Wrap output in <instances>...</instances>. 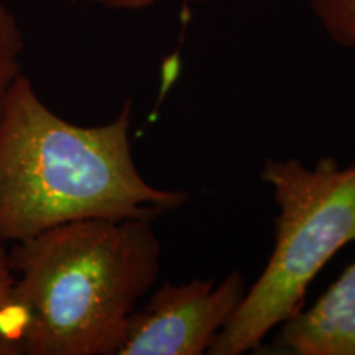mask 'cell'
Returning <instances> with one entry per match:
<instances>
[{"mask_svg":"<svg viewBox=\"0 0 355 355\" xmlns=\"http://www.w3.org/2000/svg\"><path fill=\"white\" fill-rule=\"evenodd\" d=\"M132 101L84 127L48 107L24 73L0 122V239L15 243L84 219L155 220L189 199L155 188L132 157Z\"/></svg>","mask_w":355,"mask_h":355,"instance_id":"obj_1","label":"cell"},{"mask_svg":"<svg viewBox=\"0 0 355 355\" xmlns=\"http://www.w3.org/2000/svg\"><path fill=\"white\" fill-rule=\"evenodd\" d=\"M311 7L334 42L343 46L355 48V7L331 3H316Z\"/></svg>","mask_w":355,"mask_h":355,"instance_id":"obj_8","label":"cell"},{"mask_svg":"<svg viewBox=\"0 0 355 355\" xmlns=\"http://www.w3.org/2000/svg\"><path fill=\"white\" fill-rule=\"evenodd\" d=\"M84 3H94L110 10H140V8L155 6L159 0H79Z\"/></svg>","mask_w":355,"mask_h":355,"instance_id":"obj_9","label":"cell"},{"mask_svg":"<svg viewBox=\"0 0 355 355\" xmlns=\"http://www.w3.org/2000/svg\"><path fill=\"white\" fill-rule=\"evenodd\" d=\"M24 319L15 300V273L10 254L0 239V355H20Z\"/></svg>","mask_w":355,"mask_h":355,"instance_id":"obj_6","label":"cell"},{"mask_svg":"<svg viewBox=\"0 0 355 355\" xmlns=\"http://www.w3.org/2000/svg\"><path fill=\"white\" fill-rule=\"evenodd\" d=\"M261 180L278 204L273 254L211 355L259 349L270 331L303 309L308 286L324 265L355 241V165L343 168L322 158L309 168L300 159L268 158Z\"/></svg>","mask_w":355,"mask_h":355,"instance_id":"obj_3","label":"cell"},{"mask_svg":"<svg viewBox=\"0 0 355 355\" xmlns=\"http://www.w3.org/2000/svg\"><path fill=\"white\" fill-rule=\"evenodd\" d=\"M247 293L241 272L220 283H165L133 311L117 355H202L230 321Z\"/></svg>","mask_w":355,"mask_h":355,"instance_id":"obj_4","label":"cell"},{"mask_svg":"<svg viewBox=\"0 0 355 355\" xmlns=\"http://www.w3.org/2000/svg\"><path fill=\"white\" fill-rule=\"evenodd\" d=\"M8 254L26 355H117L162 268V243L145 219L68 222Z\"/></svg>","mask_w":355,"mask_h":355,"instance_id":"obj_2","label":"cell"},{"mask_svg":"<svg viewBox=\"0 0 355 355\" xmlns=\"http://www.w3.org/2000/svg\"><path fill=\"white\" fill-rule=\"evenodd\" d=\"M282 352L355 355V261L309 309L282 324Z\"/></svg>","mask_w":355,"mask_h":355,"instance_id":"obj_5","label":"cell"},{"mask_svg":"<svg viewBox=\"0 0 355 355\" xmlns=\"http://www.w3.org/2000/svg\"><path fill=\"white\" fill-rule=\"evenodd\" d=\"M311 6L316 3H331V6H345V7H355V0H309Z\"/></svg>","mask_w":355,"mask_h":355,"instance_id":"obj_10","label":"cell"},{"mask_svg":"<svg viewBox=\"0 0 355 355\" xmlns=\"http://www.w3.org/2000/svg\"><path fill=\"white\" fill-rule=\"evenodd\" d=\"M25 42L20 24L10 8L0 3V122L8 94L21 74V53Z\"/></svg>","mask_w":355,"mask_h":355,"instance_id":"obj_7","label":"cell"}]
</instances>
